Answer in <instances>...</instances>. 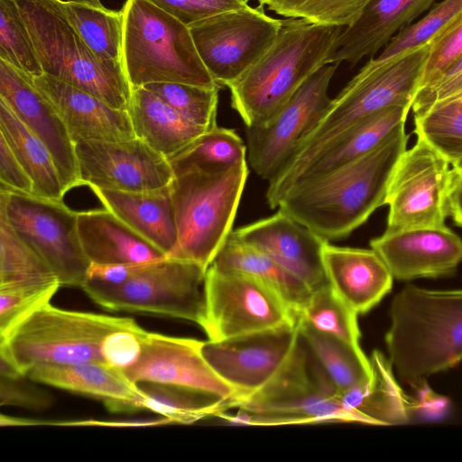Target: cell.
Instances as JSON below:
<instances>
[{"instance_id":"obj_1","label":"cell","mask_w":462,"mask_h":462,"mask_svg":"<svg viewBox=\"0 0 462 462\" xmlns=\"http://www.w3.org/2000/svg\"><path fill=\"white\" fill-rule=\"evenodd\" d=\"M409 137L403 123L364 156L291 188L277 208L328 241L347 236L385 205Z\"/></svg>"},{"instance_id":"obj_2","label":"cell","mask_w":462,"mask_h":462,"mask_svg":"<svg viewBox=\"0 0 462 462\" xmlns=\"http://www.w3.org/2000/svg\"><path fill=\"white\" fill-rule=\"evenodd\" d=\"M398 378L415 387L462 361V290L406 285L392 300L385 334Z\"/></svg>"},{"instance_id":"obj_3","label":"cell","mask_w":462,"mask_h":462,"mask_svg":"<svg viewBox=\"0 0 462 462\" xmlns=\"http://www.w3.org/2000/svg\"><path fill=\"white\" fill-rule=\"evenodd\" d=\"M342 28L303 19H282L279 33L265 53L227 86L231 106L245 127L271 120L330 53Z\"/></svg>"},{"instance_id":"obj_4","label":"cell","mask_w":462,"mask_h":462,"mask_svg":"<svg viewBox=\"0 0 462 462\" xmlns=\"http://www.w3.org/2000/svg\"><path fill=\"white\" fill-rule=\"evenodd\" d=\"M233 409L236 410V413L223 411L217 417L233 424L249 426L365 423L359 414L344 404L301 335L278 374L255 393L231 401L227 411Z\"/></svg>"},{"instance_id":"obj_5","label":"cell","mask_w":462,"mask_h":462,"mask_svg":"<svg viewBox=\"0 0 462 462\" xmlns=\"http://www.w3.org/2000/svg\"><path fill=\"white\" fill-rule=\"evenodd\" d=\"M121 65L132 88L155 82L220 88L204 66L189 28L149 0H126Z\"/></svg>"},{"instance_id":"obj_6","label":"cell","mask_w":462,"mask_h":462,"mask_svg":"<svg viewBox=\"0 0 462 462\" xmlns=\"http://www.w3.org/2000/svg\"><path fill=\"white\" fill-rule=\"evenodd\" d=\"M32 37L43 74L128 111L132 88L122 66L100 60L64 11L62 0H15Z\"/></svg>"},{"instance_id":"obj_7","label":"cell","mask_w":462,"mask_h":462,"mask_svg":"<svg viewBox=\"0 0 462 462\" xmlns=\"http://www.w3.org/2000/svg\"><path fill=\"white\" fill-rule=\"evenodd\" d=\"M430 48V44H427L384 62L371 58L332 98L319 123L272 180L298 169L328 142L364 118L392 106L411 108Z\"/></svg>"},{"instance_id":"obj_8","label":"cell","mask_w":462,"mask_h":462,"mask_svg":"<svg viewBox=\"0 0 462 462\" xmlns=\"http://www.w3.org/2000/svg\"><path fill=\"white\" fill-rule=\"evenodd\" d=\"M248 173L245 162L224 172L174 176L170 188L178 242L166 257L193 262L208 270L233 231Z\"/></svg>"},{"instance_id":"obj_9","label":"cell","mask_w":462,"mask_h":462,"mask_svg":"<svg viewBox=\"0 0 462 462\" xmlns=\"http://www.w3.org/2000/svg\"><path fill=\"white\" fill-rule=\"evenodd\" d=\"M129 320L130 318L63 310L50 302L0 339V356L9 359L24 375L39 365L102 362L106 336Z\"/></svg>"},{"instance_id":"obj_10","label":"cell","mask_w":462,"mask_h":462,"mask_svg":"<svg viewBox=\"0 0 462 462\" xmlns=\"http://www.w3.org/2000/svg\"><path fill=\"white\" fill-rule=\"evenodd\" d=\"M207 270L175 258L140 264L119 284L87 281L82 290L100 307L194 322L199 326L205 308Z\"/></svg>"},{"instance_id":"obj_11","label":"cell","mask_w":462,"mask_h":462,"mask_svg":"<svg viewBox=\"0 0 462 462\" xmlns=\"http://www.w3.org/2000/svg\"><path fill=\"white\" fill-rule=\"evenodd\" d=\"M0 213L50 265L61 286L83 288L91 263L80 243L77 211L63 199L0 190Z\"/></svg>"},{"instance_id":"obj_12","label":"cell","mask_w":462,"mask_h":462,"mask_svg":"<svg viewBox=\"0 0 462 462\" xmlns=\"http://www.w3.org/2000/svg\"><path fill=\"white\" fill-rule=\"evenodd\" d=\"M459 173L427 142L417 137L398 159L388 185L384 232L444 227Z\"/></svg>"},{"instance_id":"obj_13","label":"cell","mask_w":462,"mask_h":462,"mask_svg":"<svg viewBox=\"0 0 462 462\" xmlns=\"http://www.w3.org/2000/svg\"><path fill=\"white\" fill-rule=\"evenodd\" d=\"M298 319L279 294L260 280L242 273L208 268L199 327L208 340L295 325Z\"/></svg>"},{"instance_id":"obj_14","label":"cell","mask_w":462,"mask_h":462,"mask_svg":"<svg viewBox=\"0 0 462 462\" xmlns=\"http://www.w3.org/2000/svg\"><path fill=\"white\" fill-rule=\"evenodd\" d=\"M282 25L263 5H247L189 25L197 51L221 88L236 80L272 46Z\"/></svg>"},{"instance_id":"obj_15","label":"cell","mask_w":462,"mask_h":462,"mask_svg":"<svg viewBox=\"0 0 462 462\" xmlns=\"http://www.w3.org/2000/svg\"><path fill=\"white\" fill-rule=\"evenodd\" d=\"M337 63H326L298 89L268 122L245 127L247 163L270 180L294 156L327 112L330 81Z\"/></svg>"},{"instance_id":"obj_16","label":"cell","mask_w":462,"mask_h":462,"mask_svg":"<svg viewBox=\"0 0 462 462\" xmlns=\"http://www.w3.org/2000/svg\"><path fill=\"white\" fill-rule=\"evenodd\" d=\"M298 323L222 340H207L201 353L213 371L236 392L252 395L269 383L291 356L300 339Z\"/></svg>"},{"instance_id":"obj_17","label":"cell","mask_w":462,"mask_h":462,"mask_svg":"<svg viewBox=\"0 0 462 462\" xmlns=\"http://www.w3.org/2000/svg\"><path fill=\"white\" fill-rule=\"evenodd\" d=\"M82 185L90 189L146 191L167 187L174 173L166 157L135 137L75 143Z\"/></svg>"},{"instance_id":"obj_18","label":"cell","mask_w":462,"mask_h":462,"mask_svg":"<svg viewBox=\"0 0 462 462\" xmlns=\"http://www.w3.org/2000/svg\"><path fill=\"white\" fill-rule=\"evenodd\" d=\"M202 342L148 331L140 358L123 372L135 384H171L233 399L235 390L213 371L203 357Z\"/></svg>"},{"instance_id":"obj_19","label":"cell","mask_w":462,"mask_h":462,"mask_svg":"<svg viewBox=\"0 0 462 462\" xmlns=\"http://www.w3.org/2000/svg\"><path fill=\"white\" fill-rule=\"evenodd\" d=\"M0 99L48 147L65 192L82 185L75 143L60 116L32 76L0 59Z\"/></svg>"},{"instance_id":"obj_20","label":"cell","mask_w":462,"mask_h":462,"mask_svg":"<svg viewBox=\"0 0 462 462\" xmlns=\"http://www.w3.org/2000/svg\"><path fill=\"white\" fill-rule=\"evenodd\" d=\"M232 235L267 254L311 291L330 285L323 261L328 240L282 211L240 226Z\"/></svg>"},{"instance_id":"obj_21","label":"cell","mask_w":462,"mask_h":462,"mask_svg":"<svg viewBox=\"0 0 462 462\" xmlns=\"http://www.w3.org/2000/svg\"><path fill=\"white\" fill-rule=\"evenodd\" d=\"M370 246L401 281L449 276L462 262V239L447 226L383 232Z\"/></svg>"},{"instance_id":"obj_22","label":"cell","mask_w":462,"mask_h":462,"mask_svg":"<svg viewBox=\"0 0 462 462\" xmlns=\"http://www.w3.org/2000/svg\"><path fill=\"white\" fill-rule=\"evenodd\" d=\"M411 109L407 106H392L364 118L328 142L298 169L269 181L266 199L270 208H277L282 198L298 183L335 171L371 152L405 123Z\"/></svg>"},{"instance_id":"obj_23","label":"cell","mask_w":462,"mask_h":462,"mask_svg":"<svg viewBox=\"0 0 462 462\" xmlns=\"http://www.w3.org/2000/svg\"><path fill=\"white\" fill-rule=\"evenodd\" d=\"M37 89L55 108L74 143L135 138L128 111L46 74L32 77Z\"/></svg>"},{"instance_id":"obj_24","label":"cell","mask_w":462,"mask_h":462,"mask_svg":"<svg viewBox=\"0 0 462 462\" xmlns=\"http://www.w3.org/2000/svg\"><path fill=\"white\" fill-rule=\"evenodd\" d=\"M435 0H370L357 20L342 29L326 63L354 67L383 49L403 28L430 9Z\"/></svg>"},{"instance_id":"obj_25","label":"cell","mask_w":462,"mask_h":462,"mask_svg":"<svg viewBox=\"0 0 462 462\" xmlns=\"http://www.w3.org/2000/svg\"><path fill=\"white\" fill-rule=\"evenodd\" d=\"M323 261L330 286L357 315L368 312L392 290L393 277L372 248L343 247L328 241Z\"/></svg>"},{"instance_id":"obj_26","label":"cell","mask_w":462,"mask_h":462,"mask_svg":"<svg viewBox=\"0 0 462 462\" xmlns=\"http://www.w3.org/2000/svg\"><path fill=\"white\" fill-rule=\"evenodd\" d=\"M26 376L36 382L70 393L102 400L111 412L140 411L142 393L122 370L102 362L70 365H39Z\"/></svg>"},{"instance_id":"obj_27","label":"cell","mask_w":462,"mask_h":462,"mask_svg":"<svg viewBox=\"0 0 462 462\" xmlns=\"http://www.w3.org/2000/svg\"><path fill=\"white\" fill-rule=\"evenodd\" d=\"M83 251L94 264H140L166 255L107 208L78 212Z\"/></svg>"},{"instance_id":"obj_28","label":"cell","mask_w":462,"mask_h":462,"mask_svg":"<svg viewBox=\"0 0 462 462\" xmlns=\"http://www.w3.org/2000/svg\"><path fill=\"white\" fill-rule=\"evenodd\" d=\"M91 189L106 208L166 256L176 247L178 230L170 185L146 191Z\"/></svg>"},{"instance_id":"obj_29","label":"cell","mask_w":462,"mask_h":462,"mask_svg":"<svg viewBox=\"0 0 462 462\" xmlns=\"http://www.w3.org/2000/svg\"><path fill=\"white\" fill-rule=\"evenodd\" d=\"M369 360V377L340 394L342 402L359 414L365 424L389 426L406 422L414 403L397 382L388 357L374 350Z\"/></svg>"},{"instance_id":"obj_30","label":"cell","mask_w":462,"mask_h":462,"mask_svg":"<svg viewBox=\"0 0 462 462\" xmlns=\"http://www.w3.org/2000/svg\"><path fill=\"white\" fill-rule=\"evenodd\" d=\"M128 113L135 137L167 159L208 131L143 87L132 88Z\"/></svg>"},{"instance_id":"obj_31","label":"cell","mask_w":462,"mask_h":462,"mask_svg":"<svg viewBox=\"0 0 462 462\" xmlns=\"http://www.w3.org/2000/svg\"><path fill=\"white\" fill-rule=\"evenodd\" d=\"M210 266L260 280L276 291L298 317L311 294L302 281L262 251L236 239L232 232Z\"/></svg>"},{"instance_id":"obj_32","label":"cell","mask_w":462,"mask_h":462,"mask_svg":"<svg viewBox=\"0 0 462 462\" xmlns=\"http://www.w3.org/2000/svg\"><path fill=\"white\" fill-rule=\"evenodd\" d=\"M0 134L4 136L33 182V194L62 199L60 173L48 147L0 99Z\"/></svg>"},{"instance_id":"obj_33","label":"cell","mask_w":462,"mask_h":462,"mask_svg":"<svg viewBox=\"0 0 462 462\" xmlns=\"http://www.w3.org/2000/svg\"><path fill=\"white\" fill-rule=\"evenodd\" d=\"M142 393L141 410L168 419L171 424H191L228 410L232 399L189 389L158 383H136Z\"/></svg>"},{"instance_id":"obj_34","label":"cell","mask_w":462,"mask_h":462,"mask_svg":"<svg viewBox=\"0 0 462 462\" xmlns=\"http://www.w3.org/2000/svg\"><path fill=\"white\" fill-rule=\"evenodd\" d=\"M246 144L233 129L215 125L168 161L174 176L224 172L247 162Z\"/></svg>"},{"instance_id":"obj_35","label":"cell","mask_w":462,"mask_h":462,"mask_svg":"<svg viewBox=\"0 0 462 462\" xmlns=\"http://www.w3.org/2000/svg\"><path fill=\"white\" fill-rule=\"evenodd\" d=\"M64 11L70 24L97 57L121 65V10L109 9L100 0H68L64 1Z\"/></svg>"},{"instance_id":"obj_36","label":"cell","mask_w":462,"mask_h":462,"mask_svg":"<svg viewBox=\"0 0 462 462\" xmlns=\"http://www.w3.org/2000/svg\"><path fill=\"white\" fill-rule=\"evenodd\" d=\"M300 333L340 394L365 382L371 365L361 346L319 332L298 319Z\"/></svg>"},{"instance_id":"obj_37","label":"cell","mask_w":462,"mask_h":462,"mask_svg":"<svg viewBox=\"0 0 462 462\" xmlns=\"http://www.w3.org/2000/svg\"><path fill=\"white\" fill-rule=\"evenodd\" d=\"M357 316L328 285L311 291L299 319L319 332L360 346Z\"/></svg>"},{"instance_id":"obj_38","label":"cell","mask_w":462,"mask_h":462,"mask_svg":"<svg viewBox=\"0 0 462 462\" xmlns=\"http://www.w3.org/2000/svg\"><path fill=\"white\" fill-rule=\"evenodd\" d=\"M58 279L50 265L12 228L0 213V285Z\"/></svg>"},{"instance_id":"obj_39","label":"cell","mask_w":462,"mask_h":462,"mask_svg":"<svg viewBox=\"0 0 462 462\" xmlns=\"http://www.w3.org/2000/svg\"><path fill=\"white\" fill-rule=\"evenodd\" d=\"M414 133L452 164L462 159V97L414 116Z\"/></svg>"},{"instance_id":"obj_40","label":"cell","mask_w":462,"mask_h":462,"mask_svg":"<svg viewBox=\"0 0 462 462\" xmlns=\"http://www.w3.org/2000/svg\"><path fill=\"white\" fill-rule=\"evenodd\" d=\"M462 14V0H442L416 23L401 30L374 60L384 62L430 44Z\"/></svg>"},{"instance_id":"obj_41","label":"cell","mask_w":462,"mask_h":462,"mask_svg":"<svg viewBox=\"0 0 462 462\" xmlns=\"http://www.w3.org/2000/svg\"><path fill=\"white\" fill-rule=\"evenodd\" d=\"M0 59L32 77L43 74L15 0H0Z\"/></svg>"},{"instance_id":"obj_42","label":"cell","mask_w":462,"mask_h":462,"mask_svg":"<svg viewBox=\"0 0 462 462\" xmlns=\"http://www.w3.org/2000/svg\"><path fill=\"white\" fill-rule=\"evenodd\" d=\"M192 123L209 130L217 125L220 88H205L176 82H155L143 86Z\"/></svg>"},{"instance_id":"obj_43","label":"cell","mask_w":462,"mask_h":462,"mask_svg":"<svg viewBox=\"0 0 462 462\" xmlns=\"http://www.w3.org/2000/svg\"><path fill=\"white\" fill-rule=\"evenodd\" d=\"M60 286L59 279L0 285V339L50 303Z\"/></svg>"},{"instance_id":"obj_44","label":"cell","mask_w":462,"mask_h":462,"mask_svg":"<svg viewBox=\"0 0 462 462\" xmlns=\"http://www.w3.org/2000/svg\"><path fill=\"white\" fill-rule=\"evenodd\" d=\"M370 0H271L267 9L285 18L346 28L352 25Z\"/></svg>"},{"instance_id":"obj_45","label":"cell","mask_w":462,"mask_h":462,"mask_svg":"<svg viewBox=\"0 0 462 462\" xmlns=\"http://www.w3.org/2000/svg\"><path fill=\"white\" fill-rule=\"evenodd\" d=\"M148 331L134 319L111 331L102 348V362L119 370L133 366L140 358Z\"/></svg>"},{"instance_id":"obj_46","label":"cell","mask_w":462,"mask_h":462,"mask_svg":"<svg viewBox=\"0 0 462 462\" xmlns=\"http://www.w3.org/2000/svg\"><path fill=\"white\" fill-rule=\"evenodd\" d=\"M461 55L462 14L430 43L418 92L433 84Z\"/></svg>"},{"instance_id":"obj_47","label":"cell","mask_w":462,"mask_h":462,"mask_svg":"<svg viewBox=\"0 0 462 462\" xmlns=\"http://www.w3.org/2000/svg\"><path fill=\"white\" fill-rule=\"evenodd\" d=\"M462 97V55L430 86L420 90L412 102L414 116Z\"/></svg>"},{"instance_id":"obj_48","label":"cell","mask_w":462,"mask_h":462,"mask_svg":"<svg viewBox=\"0 0 462 462\" xmlns=\"http://www.w3.org/2000/svg\"><path fill=\"white\" fill-rule=\"evenodd\" d=\"M186 25L210 16L244 8L251 0H149Z\"/></svg>"},{"instance_id":"obj_49","label":"cell","mask_w":462,"mask_h":462,"mask_svg":"<svg viewBox=\"0 0 462 462\" xmlns=\"http://www.w3.org/2000/svg\"><path fill=\"white\" fill-rule=\"evenodd\" d=\"M36 382L26 375L17 378L0 377L1 406L20 407L41 411L52 404L50 393L36 386Z\"/></svg>"},{"instance_id":"obj_50","label":"cell","mask_w":462,"mask_h":462,"mask_svg":"<svg viewBox=\"0 0 462 462\" xmlns=\"http://www.w3.org/2000/svg\"><path fill=\"white\" fill-rule=\"evenodd\" d=\"M0 190L33 194V182L0 134Z\"/></svg>"},{"instance_id":"obj_51","label":"cell","mask_w":462,"mask_h":462,"mask_svg":"<svg viewBox=\"0 0 462 462\" xmlns=\"http://www.w3.org/2000/svg\"><path fill=\"white\" fill-rule=\"evenodd\" d=\"M52 426H101V427H153L169 425L171 422L164 418L152 420H68V421H51Z\"/></svg>"},{"instance_id":"obj_52","label":"cell","mask_w":462,"mask_h":462,"mask_svg":"<svg viewBox=\"0 0 462 462\" xmlns=\"http://www.w3.org/2000/svg\"><path fill=\"white\" fill-rule=\"evenodd\" d=\"M449 217L456 225L462 227V175L460 173L451 194Z\"/></svg>"},{"instance_id":"obj_53","label":"cell","mask_w":462,"mask_h":462,"mask_svg":"<svg viewBox=\"0 0 462 462\" xmlns=\"http://www.w3.org/2000/svg\"><path fill=\"white\" fill-rule=\"evenodd\" d=\"M453 166L456 168V170L462 175V159L458 162H455Z\"/></svg>"},{"instance_id":"obj_54","label":"cell","mask_w":462,"mask_h":462,"mask_svg":"<svg viewBox=\"0 0 462 462\" xmlns=\"http://www.w3.org/2000/svg\"><path fill=\"white\" fill-rule=\"evenodd\" d=\"M259 5H266L271 0H257Z\"/></svg>"}]
</instances>
